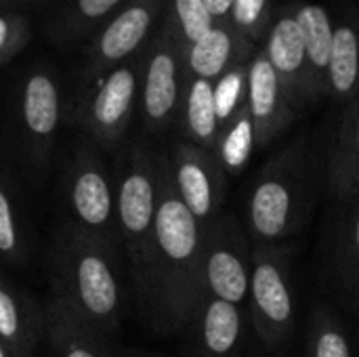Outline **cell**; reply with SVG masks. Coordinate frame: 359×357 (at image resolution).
Wrapping results in <instances>:
<instances>
[{"instance_id": "cell-10", "label": "cell", "mask_w": 359, "mask_h": 357, "mask_svg": "<svg viewBox=\"0 0 359 357\" xmlns=\"http://www.w3.org/2000/svg\"><path fill=\"white\" fill-rule=\"evenodd\" d=\"M261 48L271 63L292 109L299 114L305 107L316 105L305 42L294 13V0L276 6L269 32Z\"/></svg>"}, {"instance_id": "cell-27", "label": "cell", "mask_w": 359, "mask_h": 357, "mask_svg": "<svg viewBox=\"0 0 359 357\" xmlns=\"http://www.w3.org/2000/svg\"><path fill=\"white\" fill-rule=\"evenodd\" d=\"M248 93V63L229 69L215 82V103L221 130L231 122V118L246 105Z\"/></svg>"}, {"instance_id": "cell-32", "label": "cell", "mask_w": 359, "mask_h": 357, "mask_svg": "<svg viewBox=\"0 0 359 357\" xmlns=\"http://www.w3.org/2000/svg\"><path fill=\"white\" fill-rule=\"evenodd\" d=\"M0 357H13L11 356V351L6 349V345H4L2 341H0Z\"/></svg>"}, {"instance_id": "cell-31", "label": "cell", "mask_w": 359, "mask_h": 357, "mask_svg": "<svg viewBox=\"0 0 359 357\" xmlns=\"http://www.w3.org/2000/svg\"><path fill=\"white\" fill-rule=\"evenodd\" d=\"M6 38H8V25H6V21L0 17V48L4 46Z\"/></svg>"}, {"instance_id": "cell-1", "label": "cell", "mask_w": 359, "mask_h": 357, "mask_svg": "<svg viewBox=\"0 0 359 357\" xmlns=\"http://www.w3.org/2000/svg\"><path fill=\"white\" fill-rule=\"evenodd\" d=\"M204 297V229L183 204L166 151H158V213L141 307L156 330H187Z\"/></svg>"}, {"instance_id": "cell-15", "label": "cell", "mask_w": 359, "mask_h": 357, "mask_svg": "<svg viewBox=\"0 0 359 357\" xmlns=\"http://www.w3.org/2000/svg\"><path fill=\"white\" fill-rule=\"evenodd\" d=\"M257 46L246 40L231 23H215L212 29L185 53V74L217 82L229 69L244 65Z\"/></svg>"}, {"instance_id": "cell-17", "label": "cell", "mask_w": 359, "mask_h": 357, "mask_svg": "<svg viewBox=\"0 0 359 357\" xmlns=\"http://www.w3.org/2000/svg\"><path fill=\"white\" fill-rule=\"evenodd\" d=\"M44 337L55 357H109L105 339L82 322L61 299L53 297L44 305Z\"/></svg>"}, {"instance_id": "cell-16", "label": "cell", "mask_w": 359, "mask_h": 357, "mask_svg": "<svg viewBox=\"0 0 359 357\" xmlns=\"http://www.w3.org/2000/svg\"><path fill=\"white\" fill-rule=\"evenodd\" d=\"M359 90V6L343 2L332 17L328 97L347 105Z\"/></svg>"}, {"instance_id": "cell-5", "label": "cell", "mask_w": 359, "mask_h": 357, "mask_svg": "<svg viewBox=\"0 0 359 357\" xmlns=\"http://www.w3.org/2000/svg\"><path fill=\"white\" fill-rule=\"evenodd\" d=\"M248 316L263 347L273 356L282 353L297 324L294 282L286 246L252 244Z\"/></svg>"}, {"instance_id": "cell-12", "label": "cell", "mask_w": 359, "mask_h": 357, "mask_svg": "<svg viewBox=\"0 0 359 357\" xmlns=\"http://www.w3.org/2000/svg\"><path fill=\"white\" fill-rule=\"evenodd\" d=\"M246 107L252 122L255 147L271 145L297 118L263 48H257L248 61Z\"/></svg>"}, {"instance_id": "cell-24", "label": "cell", "mask_w": 359, "mask_h": 357, "mask_svg": "<svg viewBox=\"0 0 359 357\" xmlns=\"http://www.w3.org/2000/svg\"><path fill=\"white\" fill-rule=\"evenodd\" d=\"M307 357H353L347 330L328 307L318 305L313 309L307 332Z\"/></svg>"}, {"instance_id": "cell-18", "label": "cell", "mask_w": 359, "mask_h": 357, "mask_svg": "<svg viewBox=\"0 0 359 357\" xmlns=\"http://www.w3.org/2000/svg\"><path fill=\"white\" fill-rule=\"evenodd\" d=\"M297 21L303 34L307 65L311 76L313 101L328 97V69H330V50H332V13L318 2L294 0Z\"/></svg>"}, {"instance_id": "cell-14", "label": "cell", "mask_w": 359, "mask_h": 357, "mask_svg": "<svg viewBox=\"0 0 359 357\" xmlns=\"http://www.w3.org/2000/svg\"><path fill=\"white\" fill-rule=\"evenodd\" d=\"M21 116L27 135V151L32 164L38 168L46 166L50 156L53 139L59 128L61 103L55 82L44 74H34L23 88Z\"/></svg>"}, {"instance_id": "cell-3", "label": "cell", "mask_w": 359, "mask_h": 357, "mask_svg": "<svg viewBox=\"0 0 359 357\" xmlns=\"http://www.w3.org/2000/svg\"><path fill=\"white\" fill-rule=\"evenodd\" d=\"M309 208V154L299 139L273 156L252 183L246 234L252 244H282L305 223Z\"/></svg>"}, {"instance_id": "cell-19", "label": "cell", "mask_w": 359, "mask_h": 357, "mask_svg": "<svg viewBox=\"0 0 359 357\" xmlns=\"http://www.w3.org/2000/svg\"><path fill=\"white\" fill-rule=\"evenodd\" d=\"M44 335V320L23 292L0 278V341L13 357H34L38 339Z\"/></svg>"}, {"instance_id": "cell-20", "label": "cell", "mask_w": 359, "mask_h": 357, "mask_svg": "<svg viewBox=\"0 0 359 357\" xmlns=\"http://www.w3.org/2000/svg\"><path fill=\"white\" fill-rule=\"evenodd\" d=\"M179 118L185 141L217 154L221 124L215 103V82L187 76Z\"/></svg>"}, {"instance_id": "cell-7", "label": "cell", "mask_w": 359, "mask_h": 357, "mask_svg": "<svg viewBox=\"0 0 359 357\" xmlns=\"http://www.w3.org/2000/svg\"><path fill=\"white\" fill-rule=\"evenodd\" d=\"M252 242L231 217H219L204 229V292L248 307Z\"/></svg>"}, {"instance_id": "cell-29", "label": "cell", "mask_w": 359, "mask_h": 357, "mask_svg": "<svg viewBox=\"0 0 359 357\" xmlns=\"http://www.w3.org/2000/svg\"><path fill=\"white\" fill-rule=\"evenodd\" d=\"M120 0H78L80 4V11L86 15V17H101L105 15L107 11H111Z\"/></svg>"}, {"instance_id": "cell-6", "label": "cell", "mask_w": 359, "mask_h": 357, "mask_svg": "<svg viewBox=\"0 0 359 357\" xmlns=\"http://www.w3.org/2000/svg\"><path fill=\"white\" fill-rule=\"evenodd\" d=\"M65 204L69 221L88 234H95L116 246V177L90 149H78L63 173Z\"/></svg>"}, {"instance_id": "cell-2", "label": "cell", "mask_w": 359, "mask_h": 357, "mask_svg": "<svg viewBox=\"0 0 359 357\" xmlns=\"http://www.w3.org/2000/svg\"><path fill=\"white\" fill-rule=\"evenodd\" d=\"M50 290L99 337H111L124 316L118 246L65 221L50 246Z\"/></svg>"}, {"instance_id": "cell-21", "label": "cell", "mask_w": 359, "mask_h": 357, "mask_svg": "<svg viewBox=\"0 0 359 357\" xmlns=\"http://www.w3.org/2000/svg\"><path fill=\"white\" fill-rule=\"evenodd\" d=\"M328 179L332 194L345 202L359 191V90L345 105V114L332 145Z\"/></svg>"}, {"instance_id": "cell-26", "label": "cell", "mask_w": 359, "mask_h": 357, "mask_svg": "<svg viewBox=\"0 0 359 357\" xmlns=\"http://www.w3.org/2000/svg\"><path fill=\"white\" fill-rule=\"evenodd\" d=\"M276 6L271 0H233L229 23L257 48L263 46Z\"/></svg>"}, {"instance_id": "cell-9", "label": "cell", "mask_w": 359, "mask_h": 357, "mask_svg": "<svg viewBox=\"0 0 359 357\" xmlns=\"http://www.w3.org/2000/svg\"><path fill=\"white\" fill-rule=\"evenodd\" d=\"M175 187L196 217L202 229L210 227L221 217V206L227 194L225 164L215 151H208L189 141H177L168 154Z\"/></svg>"}, {"instance_id": "cell-11", "label": "cell", "mask_w": 359, "mask_h": 357, "mask_svg": "<svg viewBox=\"0 0 359 357\" xmlns=\"http://www.w3.org/2000/svg\"><path fill=\"white\" fill-rule=\"evenodd\" d=\"M139 90V72L135 65L111 69L93 93L84 126L88 135L105 149H116L128 128Z\"/></svg>"}, {"instance_id": "cell-23", "label": "cell", "mask_w": 359, "mask_h": 357, "mask_svg": "<svg viewBox=\"0 0 359 357\" xmlns=\"http://www.w3.org/2000/svg\"><path fill=\"white\" fill-rule=\"evenodd\" d=\"M343 204L332 244V274L345 297L359 299V191Z\"/></svg>"}, {"instance_id": "cell-30", "label": "cell", "mask_w": 359, "mask_h": 357, "mask_svg": "<svg viewBox=\"0 0 359 357\" xmlns=\"http://www.w3.org/2000/svg\"><path fill=\"white\" fill-rule=\"evenodd\" d=\"M204 4L208 6V13L212 15L215 23H229L233 0H204Z\"/></svg>"}, {"instance_id": "cell-25", "label": "cell", "mask_w": 359, "mask_h": 357, "mask_svg": "<svg viewBox=\"0 0 359 357\" xmlns=\"http://www.w3.org/2000/svg\"><path fill=\"white\" fill-rule=\"evenodd\" d=\"M170 13H172L170 29L175 32L185 53L198 40H202L215 25V19L208 13L204 0H170Z\"/></svg>"}, {"instance_id": "cell-8", "label": "cell", "mask_w": 359, "mask_h": 357, "mask_svg": "<svg viewBox=\"0 0 359 357\" xmlns=\"http://www.w3.org/2000/svg\"><path fill=\"white\" fill-rule=\"evenodd\" d=\"M185 78V50L175 32L164 29L154 42V50L143 72L141 109L147 133L160 135L179 118Z\"/></svg>"}, {"instance_id": "cell-13", "label": "cell", "mask_w": 359, "mask_h": 357, "mask_svg": "<svg viewBox=\"0 0 359 357\" xmlns=\"http://www.w3.org/2000/svg\"><path fill=\"white\" fill-rule=\"evenodd\" d=\"M200 357H240L244 347V307L204 292L198 311L187 328Z\"/></svg>"}, {"instance_id": "cell-22", "label": "cell", "mask_w": 359, "mask_h": 357, "mask_svg": "<svg viewBox=\"0 0 359 357\" xmlns=\"http://www.w3.org/2000/svg\"><path fill=\"white\" fill-rule=\"evenodd\" d=\"M158 13V0H137L126 6L103 32L99 40V55L114 63L128 57L141 46Z\"/></svg>"}, {"instance_id": "cell-4", "label": "cell", "mask_w": 359, "mask_h": 357, "mask_svg": "<svg viewBox=\"0 0 359 357\" xmlns=\"http://www.w3.org/2000/svg\"><path fill=\"white\" fill-rule=\"evenodd\" d=\"M114 177L118 240L130 269L135 295L141 301L149 274L158 213V151L145 143L128 147Z\"/></svg>"}, {"instance_id": "cell-28", "label": "cell", "mask_w": 359, "mask_h": 357, "mask_svg": "<svg viewBox=\"0 0 359 357\" xmlns=\"http://www.w3.org/2000/svg\"><path fill=\"white\" fill-rule=\"evenodd\" d=\"M0 257H4L11 263H21L25 259L17 210L2 181H0Z\"/></svg>"}]
</instances>
